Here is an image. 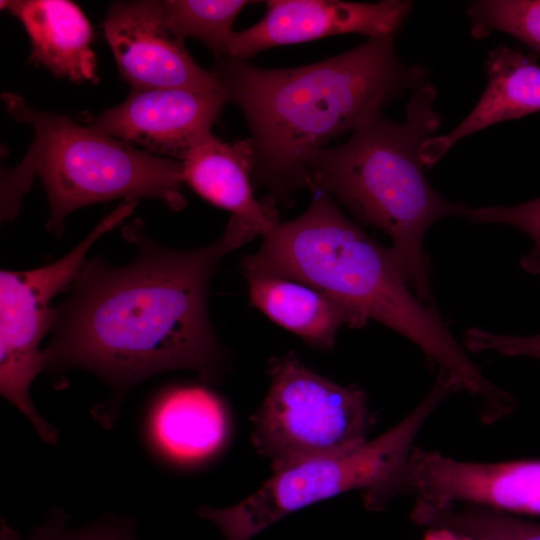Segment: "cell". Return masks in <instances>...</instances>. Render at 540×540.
I'll return each instance as SVG.
<instances>
[{
  "label": "cell",
  "instance_id": "obj_22",
  "mask_svg": "<svg viewBox=\"0 0 540 540\" xmlns=\"http://www.w3.org/2000/svg\"><path fill=\"white\" fill-rule=\"evenodd\" d=\"M471 223H494L514 227L527 234L532 248L521 257L527 273L540 277V198L510 206L469 207L466 218Z\"/></svg>",
  "mask_w": 540,
  "mask_h": 540
},
{
  "label": "cell",
  "instance_id": "obj_1",
  "mask_svg": "<svg viewBox=\"0 0 540 540\" xmlns=\"http://www.w3.org/2000/svg\"><path fill=\"white\" fill-rule=\"evenodd\" d=\"M126 229L136 258L122 267L86 263L55 308L53 337L42 351L44 369H86L112 387L107 427L125 393L155 374L188 369L220 380L225 357L209 321L208 285L221 260L258 235L231 216L213 243L177 250L132 224Z\"/></svg>",
  "mask_w": 540,
  "mask_h": 540
},
{
  "label": "cell",
  "instance_id": "obj_3",
  "mask_svg": "<svg viewBox=\"0 0 540 540\" xmlns=\"http://www.w3.org/2000/svg\"><path fill=\"white\" fill-rule=\"evenodd\" d=\"M241 264L244 274L276 275L314 287L350 308L363 326L374 320L401 334L482 407L503 399V389L471 360L438 310L417 297L392 248L350 221L328 194L315 192L300 216L275 224Z\"/></svg>",
  "mask_w": 540,
  "mask_h": 540
},
{
  "label": "cell",
  "instance_id": "obj_17",
  "mask_svg": "<svg viewBox=\"0 0 540 540\" xmlns=\"http://www.w3.org/2000/svg\"><path fill=\"white\" fill-rule=\"evenodd\" d=\"M244 275L252 304L316 348L331 349L343 326L363 327L350 308L314 287L276 275Z\"/></svg>",
  "mask_w": 540,
  "mask_h": 540
},
{
  "label": "cell",
  "instance_id": "obj_10",
  "mask_svg": "<svg viewBox=\"0 0 540 540\" xmlns=\"http://www.w3.org/2000/svg\"><path fill=\"white\" fill-rule=\"evenodd\" d=\"M103 28L120 75L132 89L221 90L213 71L198 65L186 50L162 1H117Z\"/></svg>",
  "mask_w": 540,
  "mask_h": 540
},
{
  "label": "cell",
  "instance_id": "obj_12",
  "mask_svg": "<svg viewBox=\"0 0 540 540\" xmlns=\"http://www.w3.org/2000/svg\"><path fill=\"white\" fill-rule=\"evenodd\" d=\"M226 103L222 90L132 89L124 102L105 110L88 126L152 154L182 161L212 133Z\"/></svg>",
  "mask_w": 540,
  "mask_h": 540
},
{
  "label": "cell",
  "instance_id": "obj_23",
  "mask_svg": "<svg viewBox=\"0 0 540 540\" xmlns=\"http://www.w3.org/2000/svg\"><path fill=\"white\" fill-rule=\"evenodd\" d=\"M463 346L475 353L493 351L508 357L527 356L540 360V334L519 336L472 327L464 334Z\"/></svg>",
  "mask_w": 540,
  "mask_h": 540
},
{
  "label": "cell",
  "instance_id": "obj_9",
  "mask_svg": "<svg viewBox=\"0 0 540 540\" xmlns=\"http://www.w3.org/2000/svg\"><path fill=\"white\" fill-rule=\"evenodd\" d=\"M400 496L438 507L478 504L540 515V459L462 461L416 445L396 484Z\"/></svg>",
  "mask_w": 540,
  "mask_h": 540
},
{
  "label": "cell",
  "instance_id": "obj_25",
  "mask_svg": "<svg viewBox=\"0 0 540 540\" xmlns=\"http://www.w3.org/2000/svg\"><path fill=\"white\" fill-rule=\"evenodd\" d=\"M0 540H20L18 533L5 520H1Z\"/></svg>",
  "mask_w": 540,
  "mask_h": 540
},
{
  "label": "cell",
  "instance_id": "obj_5",
  "mask_svg": "<svg viewBox=\"0 0 540 540\" xmlns=\"http://www.w3.org/2000/svg\"><path fill=\"white\" fill-rule=\"evenodd\" d=\"M1 97L10 116L34 131L22 162L2 172V220L17 214L35 176L47 193V229L57 236L71 212L90 204L156 198L175 211L185 207L181 161L134 148L66 115L34 110L17 94L4 92Z\"/></svg>",
  "mask_w": 540,
  "mask_h": 540
},
{
  "label": "cell",
  "instance_id": "obj_7",
  "mask_svg": "<svg viewBox=\"0 0 540 540\" xmlns=\"http://www.w3.org/2000/svg\"><path fill=\"white\" fill-rule=\"evenodd\" d=\"M269 375L251 440L273 472L368 441L373 416L363 390L332 382L291 353L271 359Z\"/></svg>",
  "mask_w": 540,
  "mask_h": 540
},
{
  "label": "cell",
  "instance_id": "obj_8",
  "mask_svg": "<svg viewBox=\"0 0 540 540\" xmlns=\"http://www.w3.org/2000/svg\"><path fill=\"white\" fill-rule=\"evenodd\" d=\"M137 202L125 200L61 259L34 270L0 273V392L49 444L57 443V432L34 407L29 389L44 369L39 346L53 324L52 299L72 285L86 264L88 250L121 224Z\"/></svg>",
  "mask_w": 540,
  "mask_h": 540
},
{
  "label": "cell",
  "instance_id": "obj_20",
  "mask_svg": "<svg viewBox=\"0 0 540 540\" xmlns=\"http://www.w3.org/2000/svg\"><path fill=\"white\" fill-rule=\"evenodd\" d=\"M467 13L473 37L504 32L540 54V0L474 1Z\"/></svg>",
  "mask_w": 540,
  "mask_h": 540
},
{
  "label": "cell",
  "instance_id": "obj_24",
  "mask_svg": "<svg viewBox=\"0 0 540 540\" xmlns=\"http://www.w3.org/2000/svg\"><path fill=\"white\" fill-rule=\"evenodd\" d=\"M424 540H473V539L457 536L445 530H427V534Z\"/></svg>",
  "mask_w": 540,
  "mask_h": 540
},
{
  "label": "cell",
  "instance_id": "obj_14",
  "mask_svg": "<svg viewBox=\"0 0 540 540\" xmlns=\"http://www.w3.org/2000/svg\"><path fill=\"white\" fill-rule=\"evenodd\" d=\"M181 162L184 183L211 204L231 212L258 235L264 236L278 223L272 206L255 198L249 138L224 142L210 133Z\"/></svg>",
  "mask_w": 540,
  "mask_h": 540
},
{
  "label": "cell",
  "instance_id": "obj_11",
  "mask_svg": "<svg viewBox=\"0 0 540 540\" xmlns=\"http://www.w3.org/2000/svg\"><path fill=\"white\" fill-rule=\"evenodd\" d=\"M257 23L234 32L224 57L246 60L268 48L299 44L346 33L369 38L395 37L411 13L412 2L269 0Z\"/></svg>",
  "mask_w": 540,
  "mask_h": 540
},
{
  "label": "cell",
  "instance_id": "obj_13",
  "mask_svg": "<svg viewBox=\"0 0 540 540\" xmlns=\"http://www.w3.org/2000/svg\"><path fill=\"white\" fill-rule=\"evenodd\" d=\"M485 69L486 88L473 110L449 133L434 135L423 143L425 166L435 164L468 135L540 111V65L536 54L499 45L488 53Z\"/></svg>",
  "mask_w": 540,
  "mask_h": 540
},
{
  "label": "cell",
  "instance_id": "obj_4",
  "mask_svg": "<svg viewBox=\"0 0 540 540\" xmlns=\"http://www.w3.org/2000/svg\"><path fill=\"white\" fill-rule=\"evenodd\" d=\"M436 95L428 82L412 93L403 122L377 115L346 142L320 151L309 164L306 184L387 234L411 288L435 309L425 235L443 218H466L469 209L441 196L424 172L422 145L441 123Z\"/></svg>",
  "mask_w": 540,
  "mask_h": 540
},
{
  "label": "cell",
  "instance_id": "obj_16",
  "mask_svg": "<svg viewBox=\"0 0 540 540\" xmlns=\"http://www.w3.org/2000/svg\"><path fill=\"white\" fill-rule=\"evenodd\" d=\"M149 430L163 456L191 464L220 450L228 437L229 420L224 404L211 391L198 386L178 387L157 400Z\"/></svg>",
  "mask_w": 540,
  "mask_h": 540
},
{
  "label": "cell",
  "instance_id": "obj_18",
  "mask_svg": "<svg viewBox=\"0 0 540 540\" xmlns=\"http://www.w3.org/2000/svg\"><path fill=\"white\" fill-rule=\"evenodd\" d=\"M410 519L427 530H445L473 540H540V522L478 504L414 503Z\"/></svg>",
  "mask_w": 540,
  "mask_h": 540
},
{
  "label": "cell",
  "instance_id": "obj_21",
  "mask_svg": "<svg viewBox=\"0 0 540 540\" xmlns=\"http://www.w3.org/2000/svg\"><path fill=\"white\" fill-rule=\"evenodd\" d=\"M68 515L59 508L49 511L27 540H138L132 518L105 516L77 528H68Z\"/></svg>",
  "mask_w": 540,
  "mask_h": 540
},
{
  "label": "cell",
  "instance_id": "obj_15",
  "mask_svg": "<svg viewBox=\"0 0 540 540\" xmlns=\"http://www.w3.org/2000/svg\"><path fill=\"white\" fill-rule=\"evenodd\" d=\"M25 28L32 46L30 62L72 82H97V59L91 49L92 27L82 10L68 0L1 1Z\"/></svg>",
  "mask_w": 540,
  "mask_h": 540
},
{
  "label": "cell",
  "instance_id": "obj_6",
  "mask_svg": "<svg viewBox=\"0 0 540 540\" xmlns=\"http://www.w3.org/2000/svg\"><path fill=\"white\" fill-rule=\"evenodd\" d=\"M456 382L439 371L423 399L392 428L354 449L306 459L273 472L250 496L224 508L200 506L224 540H251L282 518L312 504L359 490L367 510H384L428 419L453 393Z\"/></svg>",
  "mask_w": 540,
  "mask_h": 540
},
{
  "label": "cell",
  "instance_id": "obj_2",
  "mask_svg": "<svg viewBox=\"0 0 540 540\" xmlns=\"http://www.w3.org/2000/svg\"><path fill=\"white\" fill-rule=\"evenodd\" d=\"M213 73L250 130L252 178L282 200L306 186L311 160L332 139L428 83L423 67L399 59L394 37L369 38L299 67L262 68L221 57Z\"/></svg>",
  "mask_w": 540,
  "mask_h": 540
},
{
  "label": "cell",
  "instance_id": "obj_19",
  "mask_svg": "<svg viewBox=\"0 0 540 540\" xmlns=\"http://www.w3.org/2000/svg\"><path fill=\"white\" fill-rule=\"evenodd\" d=\"M167 18L179 37L195 38L215 55L224 57L235 31L232 25L246 0H165Z\"/></svg>",
  "mask_w": 540,
  "mask_h": 540
}]
</instances>
